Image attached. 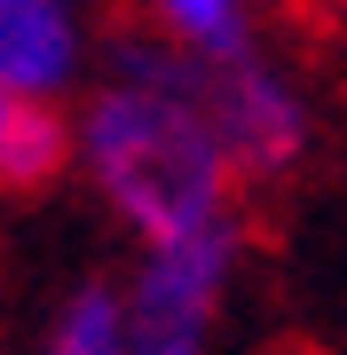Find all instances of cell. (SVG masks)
Wrapping results in <instances>:
<instances>
[{"label": "cell", "instance_id": "6da1fadb", "mask_svg": "<svg viewBox=\"0 0 347 355\" xmlns=\"http://www.w3.org/2000/svg\"><path fill=\"white\" fill-rule=\"evenodd\" d=\"M79 135V182L103 198V214L134 245H190L213 229H237V166L197 95L181 87V64L166 40L118 32L103 48V71L71 111Z\"/></svg>", "mask_w": 347, "mask_h": 355}, {"label": "cell", "instance_id": "5b68a950", "mask_svg": "<svg viewBox=\"0 0 347 355\" xmlns=\"http://www.w3.org/2000/svg\"><path fill=\"white\" fill-rule=\"evenodd\" d=\"M79 174V135L64 103H32L0 87V198H32L48 182Z\"/></svg>", "mask_w": 347, "mask_h": 355}, {"label": "cell", "instance_id": "8992f818", "mask_svg": "<svg viewBox=\"0 0 347 355\" xmlns=\"http://www.w3.org/2000/svg\"><path fill=\"white\" fill-rule=\"evenodd\" d=\"M134 16L181 55H244L269 40V0H134Z\"/></svg>", "mask_w": 347, "mask_h": 355}, {"label": "cell", "instance_id": "52a82bcc", "mask_svg": "<svg viewBox=\"0 0 347 355\" xmlns=\"http://www.w3.org/2000/svg\"><path fill=\"white\" fill-rule=\"evenodd\" d=\"M39 355H134V331H127V284L111 277H87L55 300L48 331H39Z\"/></svg>", "mask_w": 347, "mask_h": 355}, {"label": "cell", "instance_id": "277c9868", "mask_svg": "<svg viewBox=\"0 0 347 355\" xmlns=\"http://www.w3.org/2000/svg\"><path fill=\"white\" fill-rule=\"evenodd\" d=\"M87 71V8L79 0H0V87L64 103Z\"/></svg>", "mask_w": 347, "mask_h": 355}, {"label": "cell", "instance_id": "3957f363", "mask_svg": "<svg viewBox=\"0 0 347 355\" xmlns=\"http://www.w3.org/2000/svg\"><path fill=\"white\" fill-rule=\"evenodd\" d=\"M237 261H244V221L213 229V237H190V245H142V261L118 277L127 284L134 355H213Z\"/></svg>", "mask_w": 347, "mask_h": 355}, {"label": "cell", "instance_id": "ba28073f", "mask_svg": "<svg viewBox=\"0 0 347 355\" xmlns=\"http://www.w3.org/2000/svg\"><path fill=\"white\" fill-rule=\"evenodd\" d=\"M300 16H308V24H316V32L347 55V0H300Z\"/></svg>", "mask_w": 347, "mask_h": 355}, {"label": "cell", "instance_id": "7a4b0ae2", "mask_svg": "<svg viewBox=\"0 0 347 355\" xmlns=\"http://www.w3.org/2000/svg\"><path fill=\"white\" fill-rule=\"evenodd\" d=\"M174 64H181V87L197 95V111L213 119V135L229 142V166L244 190L300 174V158L316 150V103L269 40L244 55H181L174 48Z\"/></svg>", "mask_w": 347, "mask_h": 355}]
</instances>
